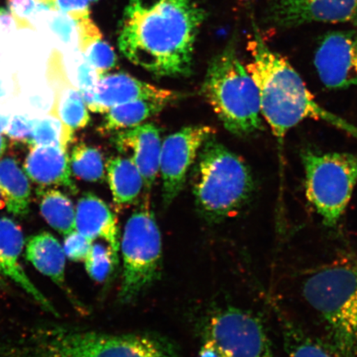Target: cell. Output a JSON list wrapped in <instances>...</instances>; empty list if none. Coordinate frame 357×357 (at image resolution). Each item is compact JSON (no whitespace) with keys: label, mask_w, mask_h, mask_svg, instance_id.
I'll list each match as a JSON object with an SVG mask.
<instances>
[{"label":"cell","mask_w":357,"mask_h":357,"mask_svg":"<svg viewBox=\"0 0 357 357\" xmlns=\"http://www.w3.org/2000/svg\"><path fill=\"white\" fill-rule=\"evenodd\" d=\"M205 15L195 0H129L120 24L119 50L155 77H188Z\"/></svg>","instance_id":"1"},{"label":"cell","mask_w":357,"mask_h":357,"mask_svg":"<svg viewBox=\"0 0 357 357\" xmlns=\"http://www.w3.org/2000/svg\"><path fill=\"white\" fill-rule=\"evenodd\" d=\"M248 50L252 61L245 67L258 89L261 116L278 141L280 154L289 132L306 119L333 125L357 140L356 125L321 106L300 74L267 46L257 31L248 43Z\"/></svg>","instance_id":"2"},{"label":"cell","mask_w":357,"mask_h":357,"mask_svg":"<svg viewBox=\"0 0 357 357\" xmlns=\"http://www.w3.org/2000/svg\"><path fill=\"white\" fill-rule=\"evenodd\" d=\"M8 357H172L153 339L112 335L56 323L34 325L17 333Z\"/></svg>","instance_id":"3"},{"label":"cell","mask_w":357,"mask_h":357,"mask_svg":"<svg viewBox=\"0 0 357 357\" xmlns=\"http://www.w3.org/2000/svg\"><path fill=\"white\" fill-rule=\"evenodd\" d=\"M198 158L193 195L199 211L211 221L236 215L255 190L251 169L213 137L205 142Z\"/></svg>","instance_id":"4"},{"label":"cell","mask_w":357,"mask_h":357,"mask_svg":"<svg viewBox=\"0 0 357 357\" xmlns=\"http://www.w3.org/2000/svg\"><path fill=\"white\" fill-rule=\"evenodd\" d=\"M303 294L323 317L335 350L357 357V261L344 258L312 271Z\"/></svg>","instance_id":"5"},{"label":"cell","mask_w":357,"mask_h":357,"mask_svg":"<svg viewBox=\"0 0 357 357\" xmlns=\"http://www.w3.org/2000/svg\"><path fill=\"white\" fill-rule=\"evenodd\" d=\"M201 93L234 135L248 136L262 128L258 89L234 47H227L213 58Z\"/></svg>","instance_id":"6"},{"label":"cell","mask_w":357,"mask_h":357,"mask_svg":"<svg viewBox=\"0 0 357 357\" xmlns=\"http://www.w3.org/2000/svg\"><path fill=\"white\" fill-rule=\"evenodd\" d=\"M301 160L307 199L325 226H336L357 184V154L306 150Z\"/></svg>","instance_id":"7"},{"label":"cell","mask_w":357,"mask_h":357,"mask_svg":"<svg viewBox=\"0 0 357 357\" xmlns=\"http://www.w3.org/2000/svg\"><path fill=\"white\" fill-rule=\"evenodd\" d=\"M123 262L120 297L128 301L149 285L158 275L162 238L145 192L139 206L129 218L122 238Z\"/></svg>","instance_id":"8"},{"label":"cell","mask_w":357,"mask_h":357,"mask_svg":"<svg viewBox=\"0 0 357 357\" xmlns=\"http://www.w3.org/2000/svg\"><path fill=\"white\" fill-rule=\"evenodd\" d=\"M202 357H276L255 316L235 307L218 311L204 330Z\"/></svg>","instance_id":"9"},{"label":"cell","mask_w":357,"mask_h":357,"mask_svg":"<svg viewBox=\"0 0 357 357\" xmlns=\"http://www.w3.org/2000/svg\"><path fill=\"white\" fill-rule=\"evenodd\" d=\"M215 132L212 127L196 125L183 128L162 142L160 172L165 205L168 206L181 193L187 174L198 158L200 149Z\"/></svg>","instance_id":"10"},{"label":"cell","mask_w":357,"mask_h":357,"mask_svg":"<svg viewBox=\"0 0 357 357\" xmlns=\"http://www.w3.org/2000/svg\"><path fill=\"white\" fill-rule=\"evenodd\" d=\"M314 62L326 87L357 89V28L325 35L317 48Z\"/></svg>","instance_id":"11"},{"label":"cell","mask_w":357,"mask_h":357,"mask_svg":"<svg viewBox=\"0 0 357 357\" xmlns=\"http://www.w3.org/2000/svg\"><path fill=\"white\" fill-rule=\"evenodd\" d=\"M269 15L284 29L312 22L357 24V0H271Z\"/></svg>","instance_id":"12"},{"label":"cell","mask_w":357,"mask_h":357,"mask_svg":"<svg viewBox=\"0 0 357 357\" xmlns=\"http://www.w3.org/2000/svg\"><path fill=\"white\" fill-rule=\"evenodd\" d=\"M113 144L122 154L130 158L144 182L145 192H151L160 172L162 141L160 129L153 123L113 133Z\"/></svg>","instance_id":"13"},{"label":"cell","mask_w":357,"mask_h":357,"mask_svg":"<svg viewBox=\"0 0 357 357\" xmlns=\"http://www.w3.org/2000/svg\"><path fill=\"white\" fill-rule=\"evenodd\" d=\"M176 93L142 82L126 73L102 75L95 89V96L89 109L93 113L105 114L112 107L138 100L172 101Z\"/></svg>","instance_id":"14"},{"label":"cell","mask_w":357,"mask_h":357,"mask_svg":"<svg viewBox=\"0 0 357 357\" xmlns=\"http://www.w3.org/2000/svg\"><path fill=\"white\" fill-rule=\"evenodd\" d=\"M24 238L21 227L8 218H0V274L19 285L47 312L59 316L47 298L35 287L20 262Z\"/></svg>","instance_id":"15"},{"label":"cell","mask_w":357,"mask_h":357,"mask_svg":"<svg viewBox=\"0 0 357 357\" xmlns=\"http://www.w3.org/2000/svg\"><path fill=\"white\" fill-rule=\"evenodd\" d=\"M24 169L26 176L38 185L61 186L71 194H77V187L71 178L68 153L61 146H33Z\"/></svg>","instance_id":"16"},{"label":"cell","mask_w":357,"mask_h":357,"mask_svg":"<svg viewBox=\"0 0 357 357\" xmlns=\"http://www.w3.org/2000/svg\"><path fill=\"white\" fill-rule=\"evenodd\" d=\"M75 230L87 238H102L109 248L116 262L119 249L117 220L104 200L93 193H84L78 200L75 211Z\"/></svg>","instance_id":"17"},{"label":"cell","mask_w":357,"mask_h":357,"mask_svg":"<svg viewBox=\"0 0 357 357\" xmlns=\"http://www.w3.org/2000/svg\"><path fill=\"white\" fill-rule=\"evenodd\" d=\"M50 79L55 100L50 114L63 125L67 137L73 142L74 133L86 128L91 121L88 107L79 89L70 82L61 66L52 68Z\"/></svg>","instance_id":"18"},{"label":"cell","mask_w":357,"mask_h":357,"mask_svg":"<svg viewBox=\"0 0 357 357\" xmlns=\"http://www.w3.org/2000/svg\"><path fill=\"white\" fill-rule=\"evenodd\" d=\"M26 257L36 269L50 278L58 287L66 289V253L54 236L42 233L28 240Z\"/></svg>","instance_id":"19"},{"label":"cell","mask_w":357,"mask_h":357,"mask_svg":"<svg viewBox=\"0 0 357 357\" xmlns=\"http://www.w3.org/2000/svg\"><path fill=\"white\" fill-rule=\"evenodd\" d=\"M105 168L115 207L120 209L132 204L144 189L136 165L126 155H117L107 160Z\"/></svg>","instance_id":"20"},{"label":"cell","mask_w":357,"mask_h":357,"mask_svg":"<svg viewBox=\"0 0 357 357\" xmlns=\"http://www.w3.org/2000/svg\"><path fill=\"white\" fill-rule=\"evenodd\" d=\"M0 195L8 213L26 217L30 211L31 187L28 176L13 158L0 160Z\"/></svg>","instance_id":"21"},{"label":"cell","mask_w":357,"mask_h":357,"mask_svg":"<svg viewBox=\"0 0 357 357\" xmlns=\"http://www.w3.org/2000/svg\"><path fill=\"white\" fill-rule=\"evenodd\" d=\"M171 101L138 100L115 105L106 112L99 127L101 134L114 133L145 123L146 119L162 112Z\"/></svg>","instance_id":"22"},{"label":"cell","mask_w":357,"mask_h":357,"mask_svg":"<svg viewBox=\"0 0 357 357\" xmlns=\"http://www.w3.org/2000/svg\"><path fill=\"white\" fill-rule=\"evenodd\" d=\"M40 211L52 229L63 236L75 230V211L73 201L60 190L41 187L37 190Z\"/></svg>","instance_id":"23"},{"label":"cell","mask_w":357,"mask_h":357,"mask_svg":"<svg viewBox=\"0 0 357 357\" xmlns=\"http://www.w3.org/2000/svg\"><path fill=\"white\" fill-rule=\"evenodd\" d=\"M284 337L288 357H341L333 347L307 336L288 321H284Z\"/></svg>","instance_id":"24"},{"label":"cell","mask_w":357,"mask_h":357,"mask_svg":"<svg viewBox=\"0 0 357 357\" xmlns=\"http://www.w3.org/2000/svg\"><path fill=\"white\" fill-rule=\"evenodd\" d=\"M71 171L84 181L100 182L105 178V163L100 151L80 144L73 147L70 159Z\"/></svg>","instance_id":"25"},{"label":"cell","mask_w":357,"mask_h":357,"mask_svg":"<svg viewBox=\"0 0 357 357\" xmlns=\"http://www.w3.org/2000/svg\"><path fill=\"white\" fill-rule=\"evenodd\" d=\"M71 141L67 137L63 125L52 114L40 119H34V126L28 144L36 146H61L67 150Z\"/></svg>","instance_id":"26"},{"label":"cell","mask_w":357,"mask_h":357,"mask_svg":"<svg viewBox=\"0 0 357 357\" xmlns=\"http://www.w3.org/2000/svg\"><path fill=\"white\" fill-rule=\"evenodd\" d=\"M89 64L100 75H105L117 64V56L113 48L102 38L89 43L80 49Z\"/></svg>","instance_id":"27"},{"label":"cell","mask_w":357,"mask_h":357,"mask_svg":"<svg viewBox=\"0 0 357 357\" xmlns=\"http://www.w3.org/2000/svg\"><path fill=\"white\" fill-rule=\"evenodd\" d=\"M84 261L89 275L97 281L104 280L117 264L109 248L93 243Z\"/></svg>","instance_id":"28"},{"label":"cell","mask_w":357,"mask_h":357,"mask_svg":"<svg viewBox=\"0 0 357 357\" xmlns=\"http://www.w3.org/2000/svg\"><path fill=\"white\" fill-rule=\"evenodd\" d=\"M49 28L66 45L75 47L79 50V26L77 20L60 11L53 13L48 20Z\"/></svg>","instance_id":"29"},{"label":"cell","mask_w":357,"mask_h":357,"mask_svg":"<svg viewBox=\"0 0 357 357\" xmlns=\"http://www.w3.org/2000/svg\"><path fill=\"white\" fill-rule=\"evenodd\" d=\"M8 8L16 22L17 28H31V20L42 10L47 8L38 0H7Z\"/></svg>","instance_id":"30"},{"label":"cell","mask_w":357,"mask_h":357,"mask_svg":"<svg viewBox=\"0 0 357 357\" xmlns=\"http://www.w3.org/2000/svg\"><path fill=\"white\" fill-rule=\"evenodd\" d=\"M93 241L80 234L75 230L73 233L65 236L63 248L66 257L70 261H84L89 250H91Z\"/></svg>","instance_id":"31"},{"label":"cell","mask_w":357,"mask_h":357,"mask_svg":"<svg viewBox=\"0 0 357 357\" xmlns=\"http://www.w3.org/2000/svg\"><path fill=\"white\" fill-rule=\"evenodd\" d=\"M34 126V119L26 115H17L10 120L6 133L11 139L29 142Z\"/></svg>","instance_id":"32"},{"label":"cell","mask_w":357,"mask_h":357,"mask_svg":"<svg viewBox=\"0 0 357 357\" xmlns=\"http://www.w3.org/2000/svg\"><path fill=\"white\" fill-rule=\"evenodd\" d=\"M56 7L58 11L74 20L89 17V0H56Z\"/></svg>","instance_id":"33"},{"label":"cell","mask_w":357,"mask_h":357,"mask_svg":"<svg viewBox=\"0 0 357 357\" xmlns=\"http://www.w3.org/2000/svg\"><path fill=\"white\" fill-rule=\"evenodd\" d=\"M17 26L15 19L10 12L0 8V33H7Z\"/></svg>","instance_id":"34"},{"label":"cell","mask_w":357,"mask_h":357,"mask_svg":"<svg viewBox=\"0 0 357 357\" xmlns=\"http://www.w3.org/2000/svg\"><path fill=\"white\" fill-rule=\"evenodd\" d=\"M10 122V116L0 113V134L6 132Z\"/></svg>","instance_id":"35"},{"label":"cell","mask_w":357,"mask_h":357,"mask_svg":"<svg viewBox=\"0 0 357 357\" xmlns=\"http://www.w3.org/2000/svg\"><path fill=\"white\" fill-rule=\"evenodd\" d=\"M40 3L47 8L48 10H57L56 7V0H38Z\"/></svg>","instance_id":"36"},{"label":"cell","mask_w":357,"mask_h":357,"mask_svg":"<svg viewBox=\"0 0 357 357\" xmlns=\"http://www.w3.org/2000/svg\"><path fill=\"white\" fill-rule=\"evenodd\" d=\"M8 149V140L6 137L0 134V158L6 153Z\"/></svg>","instance_id":"37"},{"label":"cell","mask_w":357,"mask_h":357,"mask_svg":"<svg viewBox=\"0 0 357 357\" xmlns=\"http://www.w3.org/2000/svg\"><path fill=\"white\" fill-rule=\"evenodd\" d=\"M4 96H6V91H4L1 82H0V98L3 97Z\"/></svg>","instance_id":"38"},{"label":"cell","mask_w":357,"mask_h":357,"mask_svg":"<svg viewBox=\"0 0 357 357\" xmlns=\"http://www.w3.org/2000/svg\"><path fill=\"white\" fill-rule=\"evenodd\" d=\"M6 287H8V285H7V284L6 283V281H4V280L1 278V276H0V288H6Z\"/></svg>","instance_id":"39"},{"label":"cell","mask_w":357,"mask_h":357,"mask_svg":"<svg viewBox=\"0 0 357 357\" xmlns=\"http://www.w3.org/2000/svg\"><path fill=\"white\" fill-rule=\"evenodd\" d=\"M89 1L96 2V1H98V0H89Z\"/></svg>","instance_id":"40"}]
</instances>
